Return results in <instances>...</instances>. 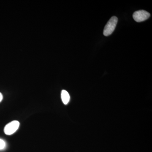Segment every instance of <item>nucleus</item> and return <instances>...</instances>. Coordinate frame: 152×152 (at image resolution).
Listing matches in <instances>:
<instances>
[{"instance_id": "1", "label": "nucleus", "mask_w": 152, "mask_h": 152, "mask_svg": "<svg viewBox=\"0 0 152 152\" xmlns=\"http://www.w3.org/2000/svg\"><path fill=\"white\" fill-rule=\"evenodd\" d=\"M118 21V18L115 16L112 17L110 19L104 28L103 31L104 35L107 37L111 34L115 28Z\"/></svg>"}, {"instance_id": "2", "label": "nucleus", "mask_w": 152, "mask_h": 152, "mask_svg": "<svg viewBox=\"0 0 152 152\" xmlns=\"http://www.w3.org/2000/svg\"><path fill=\"white\" fill-rule=\"evenodd\" d=\"M20 123L17 121H14L6 125L4 129V132L6 135H10L15 132L18 129Z\"/></svg>"}, {"instance_id": "3", "label": "nucleus", "mask_w": 152, "mask_h": 152, "mask_svg": "<svg viewBox=\"0 0 152 152\" xmlns=\"http://www.w3.org/2000/svg\"><path fill=\"white\" fill-rule=\"evenodd\" d=\"M150 17L149 13L143 10L136 11L133 15V18L137 22L144 21L148 19Z\"/></svg>"}, {"instance_id": "4", "label": "nucleus", "mask_w": 152, "mask_h": 152, "mask_svg": "<svg viewBox=\"0 0 152 152\" xmlns=\"http://www.w3.org/2000/svg\"><path fill=\"white\" fill-rule=\"evenodd\" d=\"M62 100L64 104H67L70 100V96L69 93L65 90H63L61 94Z\"/></svg>"}, {"instance_id": "5", "label": "nucleus", "mask_w": 152, "mask_h": 152, "mask_svg": "<svg viewBox=\"0 0 152 152\" xmlns=\"http://www.w3.org/2000/svg\"><path fill=\"white\" fill-rule=\"evenodd\" d=\"M6 146L5 142L2 139H0V150H2Z\"/></svg>"}, {"instance_id": "6", "label": "nucleus", "mask_w": 152, "mask_h": 152, "mask_svg": "<svg viewBox=\"0 0 152 152\" xmlns=\"http://www.w3.org/2000/svg\"><path fill=\"white\" fill-rule=\"evenodd\" d=\"M3 95L1 93H0V102H1L3 99Z\"/></svg>"}]
</instances>
